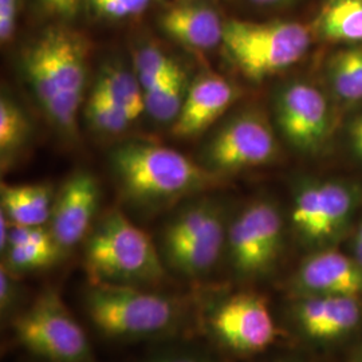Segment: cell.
Masks as SVG:
<instances>
[{
    "mask_svg": "<svg viewBox=\"0 0 362 362\" xmlns=\"http://www.w3.org/2000/svg\"><path fill=\"white\" fill-rule=\"evenodd\" d=\"M251 1L255 4H260V6H269V4H275V3H279L284 0H251Z\"/></svg>",
    "mask_w": 362,
    "mask_h": 362,
    "instance_id": "obj_35",
    "label": "cell"
},
{
    "mask_svg": "<svg viewBox=\"0 0 362 362\" xmlns=\"http://www.w3.org/2000/svg\"><path fill=\"white\" fill-rule=\"evenodd\" d=\"M21 0H0V42L7 45L13 37Z\"/></svg>",
    "mask_w": 362,
    "mask_h": 362,
    "instance_id": "obj_30",
    "label": "cell"
},
{
    "mask_svg": "<svg viewBox=\"0 0 362 362\" xmlns=\"http://www.w3.org/2000/svg\"><path fill=\"white\" fill-rule=\"evenodd\" d=\"M223 47L238 70L263 81L298 64L311 45L309 27L288 21L224 22Z\"/></svg>",
    "mask_w": 362,
    "mask_h": 362,
    "instance_id": "obj_5",
    "label": "cell"
},
{
    "mask_svg": "<svg viewBox=\"0 0 362 362\" xmlns=\"http://www.w3.org/2000/svg\"><path fill=\"white\" fill-rule=\"evenodd\" d=\"M357 362H362V348L358 350V357H357Z\"/></svg>",
    "mask_w": 362,
    "mask_h": 362,
    "instance_id": "obj_36",
    "label": "cell"
},
{
    "mask_svg": "<svg viewBox=\"0 0 362 362\" xmlns=\"http://www.w3.org/2000/svg\"><path fill=\"white\" fill-rule=\"evenodd\" d=\"M23 297L16 274L10 272L3 263L0 267V313L1 318H10L18 310Z\"/></svg>",
    "mask_w": 362,
    "mask_h": 362,
    "instance_id": "obj_28",
    "label": "cell"
},
{
    "mask_svg": "<svg viewBox=\"0 0 362 362\" xmlns=\"http://www.w3.org/2000/svg\"><path fill=\"white\" fill-rule=\"evenodd\" d=\"M85 264L94 282L144 287L165 276L152 239L117 209L109 211L86 238Z\"/></svg>",
    "mask_w": 362,
    "mask_h": 362,
    "instance_id": "obj_4",
    "label": "cell"
},
{
    "mask_svg": "<svg viewBox=\"0 0 362 362\" xmlns=\"http://www.w3.org/2000/svg\"><path fill=\"white\" fill-rule=\"evenodd\" d=\"M110 161L124 196L143 207L164 206L202 192L218 177L187 156L158 144H122L112 152Z\"/></svg>",
    "mask_w": 362,
    "mask_h": 362,
    "instance_id": "obj_2",
    "label": "cell"
},
{
    "mask_svg": "<svg viewBox=\"0 0 362 362\" xmlns=\"http://www.w3.org/2000/svg\"><path fill=\"white\" fill-rule=\"evenodd\" d=\"M315 30L330 43H362V0H329L317 19Z\"/></svg>",
    "mask_w": 362,
    "mask_h": 362,
    "instance_id": "obj_20",
    "label": "cell"
},
{
    "mask_svg": "<svg viewBox=\"0 0 362 362\" xmlns=\"http://www.w3.org/2000/svg\"><path fill=\"white\" fill-rule=\"evenodd\" d=\"M62 254L55 242L13 245L6 250V263L13 274L35 272L52 264Z\"/></svg>",
    "mask_w": 362,
    "mask_h": 362,
    "instance_id": "obj_26",
    "label": "cell"
},
{
    "mask_svg": "<svg viewBox=\"0 0 362 362\" xmlns=\"http://www.w3.org/2000/svg\"><path fill=\"white\" fill-rule=\"evenodd\" d=\"M83 305L98 332L116 339L164 336L175 330L182 318L176 298L140 286L91 281Z\"/></svg>",
    "mask_w": 362,
    "mask_h": 362,
    "instance_id": "obj_3",
    "label": "cell"
},
{
    "mask_svg": "<svg viewBox=\"0 0 362 362\" xmlns=\"http://www.w3.org/2000/svg\"><path fill=\"white\" fill-rule=\"evenodd\" d=\"M278 143L267 118L247 110L230 118L208 143L206 167L212 173H235L272 163Z\"/></svg>",
    "mask_w": 362,
    "mask_h": 362,
    "instance_id": "obj_10",
    "label": "cell"
},
{
    "mask_svg": "<svg viewBox=\"0 0 362 362\" xmlns=\"http://www.w3.org/2000/svg\"><path fill=\"white\" fill-rule=\"evenodd\" d=\"M296 288L303 296L362 294V266L354 258L326 248L305 259L296 274Z\"/></svg>",
    "mask_w": 362,
    "mask_h": 362,
    "instance_id": "obj_14",
    "label": "cell"
},
{
    "mask_svg": "<svg viewBox=\"0 0 362 362\" xmlns=\"http://www.w3.org/2000/svg\"><path fill=\"white\" fill-rule=\"evenodd\" d=\"M1 211L16 226L45 227L52 218L55 196L49 184H1Z\"/></svg>",
    "mask_w": 362,
    "mask_h": 362,
    "instance_id": "obj_18",
    "label": "cell"
},
{
    "mask_svg": "<svg viewBox=\"0 0 362 362\" xmlns=\"http://www.w3.org/2000/svg\"><path fill=\"white\" fill-rule=\"evenodd\" d=\"M228 224L223 206L203 197L180 208L161 233L163 260L188 279L212 272L226 250Z\"/></svg>",
    "mask_w": 362,
    "mask_h": 362,
    "instance_id": "obj_6",
    "label": "cell"
},
{
    "mask_svg": "<svg viewBox=\"0 0 362 362\" xmlns=\"http://www.w3.org/2000/svg\"><path fill=\"white\" fill-rule=\"evenodd\" d=\"M100 204V187L94 176L78 170L55 196L50 218V233L62 252L79 245L90 233Z\"/></svg>",
    "mask_w": 362,
    "mask_h": 362,
    "instance_id": "obj_13",
    "label": "cell"
},
{
    "mask_svg": "<svg viewBox=\"0 0 362 362\" xmlns=\"http://www.w3.org/2000/svg\"><path fill=\"white\" fill-rule=\"evenodd\" d=\"M348 136L353 152L362 160V113L354 117L350 122Z\"/></svg>",
    "mask_w": 362,
    "mask_h": 362,
    "instance_id": "obj_32",
    "label": "cell"
},
{
    "mask_svg": "<svg viewBox=\"0 0 362 362\" xmlns=\"http://www.w3.org/2000/svg\"><path fill=\"white\" fill-rule=\"evenodd\" d=\"M358 199V188L348 181H305L293 199L291 226L306 243H329L344 233Z\"/></svg>",
    "mask_w": 362,
    "mask_h": 362,
    "instance_id": "obj_9",
    "label": "cell"
},
{
    "mask_svg": "<svg viewBox=\"0 0 362 362\" xmlns=\"http://www.w3.org/2000/svg\"><path fill=\"white\" fill-rule=\"evenodd\" d=\"M188 89L182 73L153 90L144 91L145 112L157 122L173 124L180 115Z\"/></svg>",
    "mask_w": 362,
    "mask_h": 362,
    "instance_id": "obj_23",
    "label": "cell"
},
{
    "mask_svg": "<svg viewBox=\"0 0 362 362\" xmlns=\"http://www.w3.org/2000/svg\"><path fill=\"white\" fill-rule=\"evenodd\" d=\"M325 76L338 103L362 101V43L348 45L333 52L326 61Z\"/></svg>",
    "mask_w": 362,
    "mask_h": 362,
    "instance_id": "obj_19",
    "label": "cell"
},
{
    "mask_svg": "<svg viewBox=\"0 0 362 362\" xmlns=\"http://www.w3.org/2000/svg\"><path fill=\"white\" fill-rule=\"evenodd\" d=\"M161 28L181 45L211 50L223 43L224 22L214 8L203 4H177L160 18Z\"/></svg>",
    "mask_w": 362,
    "mask_h": 362,
    "instance_id": "obj_17",
    "label": "cell"
},
{
    "mask_svg": "<svg viewBox=\"0 0 362 362\" xmlns=\"http://www.w3.org/2000/svg\"><path fill=\"white\" fill-rule=\"evenodd\" d=\"M300 330L318 341H332L349 334L361 321L358 297L303 296L294 306Z\"/></svg>",
    "mask_w": 362,
    "mask_h": 362,
    "instance_id": "obj_16",
    "label": "cell"
},
{
    "mask_svg": "<svg viewBox=\"0 0 362 362\" xmlns=\"http://www.w3.org/2000/svg\"><path fill=\"white\" fill-rule=\"evenodd\" d=\"M148 362H219L207 354L200 353H168L151 358Z\"/></svg>",
    "mask_w": 362,
    "mask_h": 362,
    "instance_id": "obj_31",
    "label": "cell"
},
{
    "mask_svg": "<svg viewBox=\"0 0 362 362\" xmlns=\"http://www.w3.org/2000/svg\"><path fill=\"white\" fill-rule=\"evenodd\" d=\"M30 122L25 112L10 97L0 100V153L1 158L15 153L26 143Z\"/></svg>",
    "mask_w": 362,
    "mask_h": 362,
    "instance_id": "obj_24",
    "label": "cell"
},
{
    "mask_svg": "<svg viewBox=\"0 0 362 362\" xmlns=\"http://www.w3.org/2000/svg\"><path fill=\"white\" fill-rule=\"evenodd\" d=\"M238 91L226 78L208 73L196 78L189 86L180 115L172 125V133L191 139L209 128L233 104Z\"/></svg>",
    "mask_w": 362,
    "mask_h": 362,
    "instance_id": "obj_15",
    "label": "cell"
},
{
    "mask_svg": "<svg viewBox=\"0 0 362 362\" xmlns=\"http://www.w3.org/2000/svg\"><path fill=\"white\" fill-rule=\"evenodd\" d=\"M208 325L223 346L243 354L267 349L278 334L266 300L255 293H238L223 299L211 311Z\"/></svg>",
    "mask_w": 362,
    "mask_h": 362,
    "instance_id": "obj_12",
    "label": "cell"
},
{
    "mask_svg": "<svg viewBox=\"0 0 362 362\" xmlns=\"http://www.w3.org/2000/svg\"><path fill=\"white\" fill-rule=\"evenodd\" d=\"M89 45L69 27L45 30L23 54V70L39 105L58 129L73 136L88 78Z\"/></svg>",
    "mask_w": 362,
    "mask_h": 362,
    "instance_id": "obj_1",
    "label": "cell"
},
{
    "mask_svg": "<svg viewBox=\"0 0 362 362\" xmlns=\"http://www.w3.org/2000/svg\"><path fill=\"white\" fill-rule=\"evenodd\" d=\"M152 0H86L93 13L100 18L121 21L143 13Z\"/></svg>",
    "mask_w": 362,
    "mask_h": 362,
    "instance_id": "obj_27",
    "label": "cell"
},
{
    "mask_svg": "<svg viewBox=\"0 0 362 362\" xmlns=\"http://www.w3.org/2000/svg\"><path fill=\"white\" fill-rule=\"evenodd\" d=\"M42 11L61 22H70L77 18L86 0H38Z\"/></svg>",
    "mask_w": 362,
    "mask_h": 362,
    "instance_id": "obj_29",
    "label": "cell"
},
{
    "mask_svg": "<svg viewBox=\"0 0 362 362\" xmlns=\"http://www.w3.org/2000/svg\"><path fill=\"white\" fill-rule=\"evenodd\" d=\"M275 121L282 137L305 155L318 153L332 134V110L322 91L309 82L294 81L275 97Z\"/></svg>",
    "mask_w": 362,
    "mask_h": 362,
    "instance_id": "obj_11",
    "label": "cell"
},
{
    "mask_svg": "<svg viewBox=\"0 0 362 362\" xmlns=\"http://www.w3.org/2000/svg\"><path fill=\"white\" fill-rule=\"evenodd\" d=\"M85 115L93 129L106 134L121 133L128 129L130 124H133L129 117L117 107L104 91L95 85L86 103Z\"/></svg>",
    "mask_w": 362,
    "mask_h": 362,
    "instance_id": "obj_25",
    "label": "cell"
},
{
    "mask_svg": "<svg viewBox=\"0 0 362 362\" xmlns=\"http://www.w3.org/2000/svg\"><path fill=\"white\" fill-rule=\"evenodd\" d=\"M353 258L356 259L362 266V223L357 228L354 240H353Z\"/></svg>",
    "mask_w": 362,
    "mask_h": 362,
    "instance_id": "obj_34",
    "label": "cell"
},
{
    "mask_svg": "<svg viewBox=\"0 0 362 362\" xmlns=\"http://www.w3.org/2000/svg\"><path fill=\"white\" fill-rule=\"evenodd\" d=\"M284 247V220L270 200H255L228 224L226 251L240 278H257L270 272Z\"/></svg>",
    "mask_w": 362,
    "mask_h": 362,
    "instance_id": "obj_8",
    "label": "cell"
},
{
    "mask_svg": "<svg viewBox=\"0 0 362 362\" xmlns=\"http://www.w3.org/2000/svg\"><path fill=\"white\" fill-rule=\"evenodd\" d=\"M95 86L134 122L145 112L144 90L139 78L124 66L107 65L101 70Z\"/></svg>",
    "mask_w": 362,
    "mask_h": 362,
    "instance_id": "obj_21",
    "label": "cell"
},
{
    "mask_svg": "<svg viewBox=\"0 0 362 362\" xmlns=\"http://www.w3.org/2000/svg\"><path fill=\"white\" fill-rule=\"evenodd\" d=\"M13 329L16 341L46 362H94L89 338L52 287L13 318Z\"/></svg>",
    "mask_w": 362,
    "mask_h": 362,
    "instance_id": "obj_7",
    "label": "cell"
},
{
    "mask_svg": "<svg viewBox=\"0 0 362 362\" xmlns=\"http://www.w3.org/2000/svg\"><path fill=\"white\" fill-rule=\"evenodd\" d=\"M13 221L7 218V215L1 211L0 214V248L4 252L7 245H8V238H10V233L13 228Z\"/></svg>",
    "mask_w": 362,
    "mask_h": 362,
    "instance_id": "obj_33",
    "label": "cell"
},
{
    "mask_svg": "<svg viewBox=\"0 0 362 362\" xmlns=\"http://www.w3.org/2000/svg\"><path fill=\"white\" fill-rule=\"evenodd\" d=\"M182 73L176 61L155 46H143L134 52V74L144 91L153 90Z\"/></svg>",
    "mask_w": 362,
    "mask_h": 362,
    "instance_id": "obj_22",
    "label": "cell"
}]
</instances>
